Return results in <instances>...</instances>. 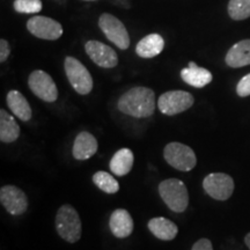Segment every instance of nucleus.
I'll return each mask as SVG.
<instances>
[{
	"instance_id": "obj_13",
	"label": "nucleus",
	"mask_w": 250,
	"mask_h": 250,
	"mask_svg": "<svg viewBox=\"0 0 250 250\" xmlns=\"http://www.w3.org/2000/svg\"><path fill=\"white\" fill-rule=\"evenodd\" d=\"M99 144L92 133L83 131L74 139L72 154L76 160H88L89 158L98 152Z\"/></svg>"
},
{
	"instance_id": "obj_24",
	"label": "nucleus",
	"mask_w": 250,
	"mask_h": 250,
	"mask_svg": "<svg viewBox=\"0 0 250 250\" xmlns=\"http://www.w3.org/2000/svg\"><path fill=\"white\" fill-rule=\"evenodd\" d=\"M14 9L19 13L34 14L42 11V1L41 0H15Z\"/></svg>"
},
{
	"instance_id": "obj_9",
	"label": "nucleus",
	"mask_w": 250,
	"mask_h": 250,
	"mask_svg": "<svg viewBox=\"0 0 250 250\" xmlns=\"http://www.w3.org/2000/svg\"><path fill=\"white\" fill-rule=\"evenodd\" d=\"M28 85L37 98L45 102H55L58 99V89L54 79L42 70L34 71L30 74Z\"/></svg>"
},
{
	"instance_id": "obj_16",
	"label": "nucleus",
	"mask_w": 250,
	"mask_h": 250,
	"mask_svg": "<svg viewBox=\"0 0 250 250\" xmlns=\"http://www.w3.org/2000/svg\"><path fill=\"white\" fill-rule=\"evenodd\" d=\"M226 64L229 67H243L250 65V40H243L228 50Z\"/></svg>"
},
{
	"instance_id": "obj_1",
	"label": "nucleus",
	"mask_w": 250,
	"mask_h": 250,
	"mask_svg": "<svg viewBox=\"0 0 250 250\" xmlns=\"http://www.w3.org/2000/svg\"><path fill=\"white\" fill-rule=\"evenodd\" d=\"M118 110L129 116L146 118L155 110V94L147 87H133L118 100Z\"/></svg>"
},
{
	"instance_id": "obj_23",
	"label": "nucleus",
	"mask_w": 250,
	"mask_h": 250,
	"mask_svg": "<svg viewBox=\"0 0 250 250\" xmlns=\"http://www.w3.org/2000/svg\"><path fill=\"white\" fill-rule=\"evenodd\" d=\"M228 14L233 20H245L250 17V0H230Z\"/></svg>"
},
{
	"instance_id": "obj_15",
	"label": "nucleus",
	"mask_w": 250,
	"mask_h": 250,
	"mask_svg": "<svg viewBox=\"0 0 250 250\" xmlns=\"http://www.w3.org/2000/svg\"><path fill=\"white\" fill-rule=\"evenodd\" d=\"M181 78L188 85L203 88L212 81V73L206 68L199 67L196 62H190L189 66L181 71Z\"/></svg>"
},
{
	"instance_id": "obj_2",
	"label": "nucleus",
	"mask_w": 250,
	"mask_h": 250,
	"mask_svg": "<svg viewBox=\"0 0 250 250\" xmlns=\"http://www.w3.org/2000/svg\"><path fill=\"white\" fill-rule=\"evenodd\" d=\"M159 193L162 201L173 212L182 213L189 205V192L182 181L168 179L159 184Z\"/></svg>"
},
{
	"instance_id": "obj_21",
	"label": "nucleus",
	"mask_w": 250,
	"mask_h": 250,
	"mask_svg": "<svg viewBox=\"0 0 250 250\" xmlns=\"http://www.w3.org/2000/svg\"><path fill=\"white\" fill-rule=\"evenodd\" d=\"M20 136V126L7 111L0 110V142L13 143Z\"/></svg>"
},
{
	"instance_id": "obj_20",
	"label": "nucleus",
	"mask_w": 250,
	"mask_h": 250,
	"mask_svg": "<svg viewBox=\"0 0 250 250\" xmlns=\"http://www.w3.org/2000/svg\"><path fill=\"white\" fill-rule=\"evenodd\" d=\"M7 105L13 112L14 116L20 118L21 121L28 122L31 118V108L27 99L18 90H11L7 94Z\"/></svg>"
},
{
	"instance_id": "obj_5",
	"label": "nucleus",
	"mask_w": 250,
	"mask_h": 250,
	"mask_svg": "<svg viewBox=\"0 0 250 250\" xmlns=\"http://www.w3.org/2000/svg\"><path fill=\"white\" fill-rule=\"evenodd\" d=\"M64 67L67 79L77 93L80 95H87L92 92L93 78L83 62L73 57H66Z\"/></svg>"
},
{
	"instance_id": "obj_4",
	"label": "nucleus",
	"mask_w": 250,
	"mask_h": 250,
	"mask_svg": "<svg viewBox=\"0 0 250 250\" xmlns=\"http://www.w3.org/2000/svg\"><path fill=\"white\" fill-rule=\"evenodd\" d=\"M164 156L168 165L181 171H190L197 164L196 154L192 148L177 142L169 143L166 146Z\"/></svg>"
},
{
	"instance_id": "obj_6",
	"label": "nucleus",
	"mask_w": 250,
	"mask_h": 250,
	"mask_svg": "<svg viewBox=\"0 0 250 250\" xmlns=\"http://www.w3.org/2000/svg\"><path fill=\"white\" fill-rule=\"evenodd\" d=\"M193 96L184 90H170L166 92L158 100V107L164 115L174 116L192 107Z\"/></svg>"
},
{
	"instance_id": "obj_10",
	"label": "nucleus",
	"mask_w": 250,
	"mask_h": 250,
	"mask_svg": "<svg viewBox=\"0 0 250 250\" xmlns=\"http://www.w3.org/2000/svg\"><path fill=\"white\" fill-rule=\"evenodd\" d=\"M0 202L5 210L12 215H21L28 208V198L20 188L5 186L0 189Z\"/></svg>"
},
{
	"instance_id": "obj_25",
	"label": "nucleus",
	"mask_w": 250,
	"mask_h": 250,
	"mask_svg": "<svg viewBox=\"0 0 250 250\" xmlns=\"http://www.w3.org/2000/svg\"><path fill=\"white\" fill-rule=\"evenodd\" d=\"M236 93L241 98H246V96L250 95V73L239 81L236 86Z\"/></svg>"
},
{
	"instance_id": "obj_8",
	"label": "nucleus",
	"mask_w": 250,
	"mask_h": 250,
	"mask_svg": "<svg viewBox=\"0 0 250 250\" xmlns=\"http://www.w3.org/2000/svg\"><path fill=\"white\" fill-rule=\"evenodd\" d=\"M203 188L208 196L217 201H227L234 191V181L229 175L213 173L203 181Z\"/></svg>"
},
{
	"instance_id": "obj_7",
	"label": "nucleus",
	"mask_w": 250,
	"mask_h": 250,
	"mask_svg": "<svg viewBox=\"0 0 250 250\" xmlns=\"http://www.w3.org/2000/svg\"><path fill=\"white\" fill-rule=\"evenodd\" d=\"M99 26L107 39L121 50H126L130 46V37L126 28L122 21L111 14H102L100 17Z\"/></svg>"
},
{
	"instance_id": "obj_12",
	"label": "nucleus",
	"mask_w": 250,
	"mask_h": 250,
	"mask_svg": "<svg viewBox=\"0 0 250 250\" xmlns=\"http://www.w3.org/2000/svg\"><path fill=\"white\" fill-rule=\"evenodd\" d=\"M86 54L100 67L112 68L118 64L116 51L99 41H88L85 45Z\"/></svg>"
},
{
	"instance_id": "obj_19",
	"label": "nucleus",
	"mask_w": 250,
	"mask_h": 250,
	"mask_svg": "<svg viewBox=\"0 0 250 250\" xmlns=\"http://www.w3.org/2000/svg\"><path fill=\"white\" fill-rule=\"evenodd\" d=\"M133 162L134 156L132 151L129 148H122L112 156L109 167H110L111 173L116 176H125L132 169Z\"/></svg>"
},
{
	"instance_id": "obj_14",
	"label": "nucleus",
	"mask_w": 250,
	"mask_h": 250,
	"mask_svg": "<svg viewBox=\"0 0 250 250\" xmlns=\"http://www.w3.org/2000/svg\"><path fill=\"white\" fill-rule=\"evenodd\" d=\"M109 227H110L112 235L118 239H125L133 232L132 217L124 208H117L110 215Z\"/></svg>"
},
{
	"instance_id": "obj_26",
	"label": "nucleus",
	"mask_w": 250,
	"mask_h": 250,
	"mask_svg": "<svg viewBox=\"0 0 250 250\" xmlns=\"http://www.w3.org/2000/svg\"><path fill=\"white\" fill-rule=\"evenodd\" d=\"M9 52H11V48L7 41L0 40V62H4L8 58Z\"/></svg>"
},
{
	"instance_id": "obj_17",
	"label": "nucleus",
	"mask_w": 250,
	"mask_h": 250,
	"mask_svg": "<svg viewBox=\"0 0 250 250\" xmlns=\"http://www.w3.org/2000/svg\"><path fill=\"white\" fill-rule=\"evenodd\" d=\"M148 229L158 239L162 241H171L179 233V227L173 221L168 220L164 217L153 218L148 221Z\"/></svg>"
},
{
	"instance_id": "obj_29",
	"label": "nucleus",
	"mask_w": 250,
	"mask_h": 250,
	"mask_svg": "<svg viewBox=\"0 0 250 250\" xmlns=\"http://www.w3.org/2000/svg\"><path fill=\"white\" fill-rule=\"evenodd\" d=\"M86 1H94V0H86Z\"/></svg>"
},
{
	"instance_id": "obj_28",
	"label": "nucleus",
	"mask_w": 250,
	"mask_h": 250,
	"mask_svg": "<svg viewBox=\"0 0 250 250\" xmlns=\"http://www.w3.org/2000/svg\"><path fill=\"white\" fill-rule=\"evenodd\" d=\"M245 242H246V245L248 246V248L250 249V233H248L246 235V237H245Z\"/></svg>"
},
{
	"instance_id": "obj_18",
	"label": "nucleus",
	"mask_w": 250,
	"mask_h": 250,
	"mask_svg": "<svg viewBox=\"0 0 250 250\" xmlns=\"http://www.w3.org/2000/svg\"><path fill=\"white\" fill-rule=\"evenodd\" d=\"M165 48V41L159 34H149L138 42L136 52L142 58H153L160 55Z\"/></svg>"
},
{
	"instance_id": "obj_22",
	"label": "nucleus",
	"mask_w": 250,
	"mask_h": 250,
	"mask_svg": "<svg viewBox=\"0 0 250 250\" xmlns=\"http://www.w3.org/2000/svg\"><path fill=\"white\" fill-rule=\"evenodd\" d=\"M93 182L100 190L109 193V195L116 193L120 190V184H118L117 180L107 171H98V173L94 174Z\"/></svg>"
},
{
	"instance_id": "obj_27",
	"label": "nucleus",
	"mask_w": 250,
	"mask_h": 250,
	"mask_svg": "<svg viewBox=\"0 0 250 250\" xmlns=\"http://www.w3.org/2000/svg\"><path fill=\"white\" fill-rule=\"evenodd\" d=\"M191 250H213V247L210 240L201 239L192 246Z\"/></svg>"
},
{
	"instance_id": "obj_11",
	"label": "nucleus",
	"mask_w": 250,
	"mask_h": 250,
	"mask_svg": "<svg viewBox=\"0 0 250 250\" xmlns=\"http://www.w3.org/2000/svg\"><path fill=\"white\" fill-rule=\"evenodd\" d=\"M27 28L34 36L42 40L55 41L62 35V24L51 18L33 17L28 20Z\"/></svg>"
},
{
	"instance_id": "obj_3",
	"label": "nucleus",
	"mask_w": 250,
	"mask_h": 250,
	"mask_svg": "<svg viewBox=\"0 0 250 250\" xmlns=\"http://www.w3.org/2000/svg\"><path fill=\"white\" fill-rule=\"evenodd\" d=\"M56 229L65 241L76 243L81 237V220L76 208L71 205L61 206L56 215Z\"/></svg>"
}]
</instances>
